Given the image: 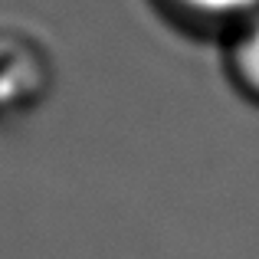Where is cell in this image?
Returning <instances> with one entry per match:
<instances>
[{
  "mask_svg": "<svg viewBox=\"0 0 259 259\" xmlns=\"http://www.w3.org/2000/svg\"><path fill=\"white\" fill-rule=\"evenodd\" d=\"M164 4L190 23L220 26V30H233L259 10V0H164Z\"/></svg>",
  "mask_w": 259,
  "mask_h": 259,
  "instance_id": "obj_2",
  "label": "cell"
},
{
  "mask_svg": "<svg viewBox=\"0 0 259 259\" xmlns=\"http://www.w3.org/2000/svg\"><path fill=\"white\" fill-rule=\"evenodd\" d=\"M227 69L240 92L259 102V10L227 30Z\"/></svg>",
  "mask_w": 259,
  "mask_h": 259,
  "instance_id": "obj_1",
  "label": "cell"
}]
</instances>
